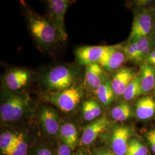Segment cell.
I'll return each mask as SVG.
<instances>
[{
  "label": "cell",
  "mask_w": 155,
  "mask_h": 155,
  "mask_svg": "<svg viewBox=\"0 0 155 155\" xmlns=\"http://www.w3.org/2000/svg\"><path fill=\"white\" fill-rule=\"evenodd\" d=\"M24 6L29 31L39 45L47 48L61 41L56 29L49 19L28 8L25 3Z\"/></svg>",
  "instance_id": "1"
},
{
  "label": "cell",
  "mask_w": 155,
  "mask_h": 155,
  "mask_svg": "<svg viewBox=\"0 0 155 155\" xmlns=\"http://www.w3.org/2000/svg\"><path fill=\"white\" fill-rule=\"evenodd\" d=\"M30 104L31 99L27 95L3 88L1 90L0 106L1 120L6 122L18 121L29 111Z\"/></svg>",
  "instance_id": "2"
},
{
  "label": "cell",
  "mask_w": 155,
  "mask_h": 155,
  "mask_svg": "<svg viewBox=\"0 0 155 155\" xmlns=\"http://www.w3.org/2000/svg\"><path fill=\"white\" fill-rule=\"evenodd\" d=\"M79 76V71L76 67L58 65L45 73L41 78V83L48 91H59L77 85Z\"/></svg>",
  "instance_id": "3"
},
{
  "label": "cell",
  "mask_w": 155,
  "mask_h": 155,
  "mask_svg": "<svg viewBox=\"0 0 155 155\" xmlns=\"http://www.w3.org/2000/svg\"><path fill=\"white\" fill-rule=\"evenodd\" d=\"M83 96L82 90L77 85L59 91H48L43 95L45 100L64 112H70L79 104Z\"/></svg>",
  "instance_id": "4"
},
{
  "label": "cell",
  "mask_w": 155,
  "mask_h": 155,
  "mask_svg": "<svg viewBox=\"0 0 155 155\" xmlns=\"http://www.w3.org/2000/svg\"><path fill=\"white\" fill-rule=\"evenodd\" d=\"M72 2L69 0L47 1L49 20L55 27L61 41H65L67 39L64 18L67 11Z\"/></svg>",
  "instance_id": "5"
},
{
  "label": "cell",
  "mask_w": 155,
  "mask_h": 155,
  "mask_svg": "<svg viewBox=\"0 0 155 155\" xmlns=\"http://www.w3.org/2000/svg\"><path fill=\"white\" fill-rule=\"evenodd\" d=\"M153 28L152 15L147 10L138 13L134 18L129 43L150 35Z\"/></svg>",
  "instance_id": "6"
},
{
  "label": "cell",
  "mask_w": 155,
  "mask_h": 155,
  "mask_svg": "<svg viewBox=\"0 0 155 155\" xmlns=\"http://www.w3.org/2000/svg\"><path fill=\"white\" fill-rule=\"evenodd\" d=\"M114 45L82 46L78 48L75 55L78 61L86 66L93 63H98Z\"/></svg>",
  "instance_id": "7"
},
{
  "label": "cell",
  "mask_w": 155,
  "mask_h": 155,
  "mask_svg": "<svg viewBox=\"0 0 155 155\" xmlns=\"http://www.w3.org/2000/svg\"><path fill=\"white\" fill-rule=\"evenodd\" d=\"M31 78V72L25 68H12L6 73L3 78L4 88L16 91L25 87Z\"/></svg>",
  "instance_id": "8"
},
{
  "label": "cell",
  "mask_w": 155,
  "mask_h": 155,
  "mask_svg": "<svg viewBox=\"0 0 155 155\" xmlns=\"http://www.w3.org/2000/svg\"><path fill=\"white\" fill-rule=\"evenodd\" d=\"M132 133V129L127 126H120L115 128L111 140V148L114 154L125 155Z\"/></svg>",
  "instance_id": "9"
},
{
  "label": "cell",
  "mask_w": 155,
  "mask_h": 155,
  "mask_svg": "<svg viewBox=\"0 0 155 155\" xmlns=\"http://www.w3.org/2000/svg\"><path fill=\"white\" fill-rule=\"evenodd\" d=\"M41 125L46 133L51 136L55 135L60 130L59 116L57 111L48 106H43L39 113Z\"/></svg>",
  "instance_id": "10"
},
{
  "label": "cell",
  "mask_w": 155,
  "mask_h": 155,
  "mask_svg": "<svg viewBox=\"0 0 155 155\" xmlns=\"http://www.w3.org/2000/svg\"><path fill=\"white\" fill-rule=\"evenodd\" d=\"M110 122L105 116L101 117L91 122L83 129L81 143L83 145H89L93 143L101 133L109 127Z\"/></svg>",
  "instance_id": "11"
},
{
  "label": "cell",
  "mask_w": 155,
  "mask_h": 155,
  "mask_svg": "<svg viewBox=\"0 0 155 155\" xmlns=\"http://www.w3.org/2000/svg\"><path fill=\"white\" fill-rule=\"evenodd\" d=\"M120 45L114 47L108 51L98 63L106 71H113L118 69L125 62L127 56Z\"/></svg>",
  "instance_id": "12"
},
{
  "label": "cell",
  "mask_w": 155,
  "mask_h": 155,
  "mask_svg": "<svg viewBox=\"0 0 155 155\" xmlns=\"http://www.w3.org/2000/svg\"><path fill=\"white\" fill-rule=\"evenodd\" d=\"M137 75L133 69L122 68L114 74L111 79V86L116 97L123 95L127 86Z\"/></svg>",
  "instance_id": "13"
},
{
  "label": "cell",
  "mask_w": 155,
  "mask_h": 155,
  "mask_svg": "<svg viewBox=\"0 0 155 155\" xmlns=\"http://www.w3.org/2000/svg\"><path fill=\"white\" fill-rule=\"evenodd\" d=\"M108 79L105 70L98 63H93L86 66L85 82L90 89L95 90Z\"/></svg>",
  "instance_id": "14"
},
{
  "label": "cell",
  "mask_w": 155,
  "mask_h": 155,
  "mask_svg": "<svg viewBox=\"0 0 155 155\" xmlns=\"http://www.w3.org/2000/svg\"><path fill=\"white\" fill-rule=\"evenodd\" d=\"M135 109L140 120L150 119L155 114V100L150 95L140 98L136 102Z\"/></svg>",
  "instance_id": "15"
},
{
  "label": "cell",
  "mask_w": 155,
  "mask_h": 155,
  "mask_svg": "<svg viewBox=\"0 0 155 155\" xmlns=\"http://www.w3.org/2000/svg\"><path fill=\"white\" fill-rule=\"evenodd\" d=\"M142 94L150 92L155 86V67L143 63L139 73Z\"/></svg>",
  "instance_id": "16"
},
{
  "label": "cell",
  "mask_w": 155,
  "mask_h": 155,
  "mask_svg": "<svg viewBox=\"0 0 155 155\" xmlns=\"http://www.w3.org/2000/svg\"><path fill=\"white\" fill-rule=\"evenodd\" d=\"M59 133L64 144L68 145L71 150H74L78 141V132L75 126L72 123H65L61 127Z\"/></svg>",
  "instance_id": "17"
},
{
  "label": "cell",
  "mask_w": 155,
  "mask_h": 155,
  "mask_svg": "<svg viewBox=\"0 0 155 155\" xmlns=\"http://www.w3.org/2000/svg\"><path fill=\"white\" fill-rule=\"evenodd\" d=\"M95 91L98 98L104 105H110L115 97H116L111 86V80L110 79L101 85Z\"/></svg>",
  "instance_id": "18"
},
{
  "label": "cell",
  "mask_w": 155,
  "mask_h": 155,
  "mask_svg": "<svg viewBox=\"0 0 155 155\" xmlns=\"http://www.w3.org/2000/svg\"><path fill=\"white\" fill-rule=\"evenodd\" d=\"M83 118L87 121H91L100 117L102 109L100 105L94 100L84 102L82 106Z\"/></svg>",
  "instance_id": "19"
},
{
  "label": "cell",
  "mask_w": 155,
  "mask_h": 155,
  "mask_svg": "<svg viewBox=\"0 0 155 155\" xmlns=\"http://www.w3.org/2000/svg\"><path fill=\"white\" fill-rule=\"evenodd\" d=\"M132 114L130 106L125 102H121L114 106L111 110L112 118L118 121H124L128 120Z\"/></svg>",
  "instance_id": "20"
},
{
  "label": "cell",
  "mask_w": 155,
  "mask_h": 155,
  "mask_svg": "<svg viewBox=\"0 0 155 155\" xmlns=\"http://www.w3.org/2000/svg\"><path fill=\"white\" fill-rule=\"evenodd\" d=\"M142 94L140 76L139 74H137V75L127 86L122 96L126 101H129L137 98Z\"/></svg>",
  "instance_id": "21"
},
{
  "label": "cell",
  "mask_w": 155,
  "mask_h": 155,
  "mask_svg": "<svg viewBox=\"0 0 155 155\" xmlns=\"http://www.w3.org/2000/svg\"><path fill=\"white\" fill-rule=\"evenodd\" d=\"M18 133H15L10 131H5L0 136V148L2 152L6 155L11 150L16 140Z\"/></svg>",
  "instance_id": "22"
},
{
  "label": "cell",
  "mask_w": 155,
  "mask_h": 155,
  "mask_svg": "<svg viewBox=\"0 0 155 155\" xmlns=\"http://www.w3.org/2000/svg\"><path fill=\"white\" fill-rule=\"evenodd\" d=\"M28 152V145L22 133H18L16 140L11 150L6 155H27Z\"/></svg>",
  "instance_id": "23"
},
{
  "label": "cell",
  "mask_w": 155,
  "mask_h": 155,
  "mask_svg": "<svg viewBox=\"0 0 155 155\" xmlns=\"http://www.w3.org/2000/svg\"><path fill=\"white\" fill-rule=\"evenodd\" d=\"M148 150L137 139L130 140L125 155H148Z\"/></svg>",
  "instance_id": "24"
},
{
  "label": "cell",
  "mask_w": 155,
  "mask_h": 155,
  "mask_svg": "<svg viewBox=\"0 0 155 155\" xmlns=\"http://www.w3.org/2000/svg\"><path fill=\"white\" fill-rule=\"evenodd\" d=\"M123 51L129 60L135 61L138 55V45L137 41L130 42L124 48Z\"/></svg>",
  "instance_id": "25"
},
{
  "label": "cell",
  "mask_w": 155,
  "mask_h": 155,
  "mask_svg": "<svg viewBox=\"0 0 155 155\" xmlns=\"http://www.w3.org/2000/svg\"><path fill=\"white\" fill-rule=\"evenodd\" d=\"M146 137L151 146L152 150L155 153V129L150 130L147 133Z\"/></svg>",
  "instance_id": "26"
},
{
  "label": "cell",
  "mask_w": 155,
  "mask_h": 155,
  "mask_svg": "<svg viewBox=\"0 0 155 155\" xmlns=\"http://www.w3.org/2000/svg\"><path fill=\"white\" fill-rule=\"evenodd\" d=\"M71 150L66 144H61L58 149L57 155H71Z\"/></svg>",
  "instance_id": "27"
},
{
  "label": "cell",
  "mask_w": 155,
  "mask_h": 155,
  "mask_svg": "<svg viewBox=\"0 0 155 155\" xmlns=\"http://www.w3.org/2000/svg\"><path fill=\"white\" fill-rule=\"evenodd\" d=\"M143 63L155 67V48L150 53Z\"/></svg>",
  "instance_id": "28"
},
{
  "label": "cell",
  "mask_w": 155,
  "mask_h": 155,
  "mask_svg": "<svg viewBox=\"0 0 155 155\" xmlns=\"http://www.w3.org/2000/svg\"><path fill=\"white\" fill-rule=\"evenodd\" d=\"M36 155H52V153L50 150L43 148L38 152Z\"/></svg>",
  "instance_id": "29"
},
{
  "label": "cell",
  "mask_w": 155,
  "mask_h": 155,
  "mask_svg": "<svg viewBox=\"0 0 155 155\" xmlns=\"http://www.w3.org/2000/svg\"><path fill=\"white\" fill-rule=\"evenodd\" d=\"M95 155H116L113 153V152H111L107 150H101L98 151Z\"/></svg>",
  "instance_id": "30"
},
{
  "label": "cell",
  "mask_w": 155,
  "mask_h": 155,
  "mask_svg": "<svg viewBox=\"0 0 155 155\" xmlns=\"http://www.w3.org/2000/svg\"><path fill=\"white\" fill-rule=\"evenodd\" d=\"M78 155H83V154H82V153H79V154H78Z\"/></svg>",
  "instance_id": "31"
},
{
  "label": "cell",
  "mask_w": 155,
  "mask_h": 155,
  "mask_svg": "<svg viewBox=\"0 0 155 155\" xmlns=\"http://www.w3.org/2000/svg\"></svg>",
  "instance_id": "32"
}]
</instances>
